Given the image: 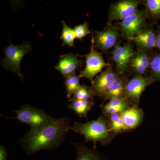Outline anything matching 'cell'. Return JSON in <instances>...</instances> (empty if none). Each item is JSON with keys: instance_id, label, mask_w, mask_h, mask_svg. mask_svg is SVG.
I'll use <instances>...</instances> for the list:
<instances>
[{"instance_id": "obj_1", "label": "cell", "mask_w": 160, "mask_h": 160, "mask_svg": "<svg viewBox=\"0 0 160 160\" xmlns=\"http://www.w3.org/2000/svg\"><path fill=\"white\" fill-rule=\"evenodd\" d=\"M70 124V118L67 117L55 119L46 125L30 129L20 140V144L28 155L40 150L56 149L65 139Z\"/></svg>"}, {"instance_id": "obj_2", "label": "cell", "mask_w": 160, "mask_h": 160, "mask_svg": "<svg viewBox=\"0 0 160 160\" xmlns=\"http://www.w3.org/2000/svg\"><path fill=\"white\" fill-rule=\"evenodd\" d=\"M83 135L86 142H92L95 148L97 143L100 142L102 145L109 144L116 134L110 131L108 120L100 116L97 119L82 123L75 122L69 127V130Z\"/></svg>"}, {"instance_id": "obj_3", "label": "cell", "mask_w": 160, "mask_h": 160, "mask_svg": "<svg viewBox=\"0 0 160 160\" xmlns=\"http://www.w3.org/2000/svg\"><path fill=\"white\" fill-rule=\"evenodd\" d=\"M32 49V46L29 42H26L20 45L10 44L4 49L5 57L2 61V66L4 69L14 72L22 80L24 78L21 71V63L22 59Z\"/></svg>"}, {"instance_id": "obj_4", "label": "cell", "mask_w": 160, "mask_h": 160, "mask_svg": "<svg viewBox=\"0 0 160 160\" xmlns=\"http://www.w3.org/2000/svg\"><path fill=\"white\" fill-rule=\"evenodd\" d=\"M15 119L30 126V129L46 125L55 119L42 109L34 108L29 104L22 105L18 110L14 111Z\"/></svg>"}, {"instance_id": "obj_5", "label": "cell", "mask_w": 160, "mask_h": 160, "mask_svg": "<svg viewBox=\"0 0 160 160\" xmlns=\"http://www.w3.org/2000/svg\"><path fill=\"white\" fill-rule=\"evenodd\" d=\"M108 66H109V63L104 61L102 55L94 49V45L92 42L90 51L86 55V66L84 70L80 72L79 76L80 78L89 79L92 82L104 67Z\"/></svg>"}, {"instance_id": "obj_6", "label": "cell", "mask_w": 160, "mask_h": 160, "mask_svg": "<svg viewBox=\"0 0 160 160\" xmlns=\"http://www.w3.org/2000/svg\"><path fill=\"white\" fill-rule=\"evenodd\" d=\"M147 13L146 10H138L129 17L119 23L122 34L128 38L139 34L146 23Z\"/></svg>"}, {"instance_id": "obj_7", "label": "cell", "mask_w": 160, "mask_h": 160, "mask_svg": "<svg viewBox=\"0 0 160 160\" xmlns=\"http://www.w3.org/2000/svg\"><path fill=\"white\" fill-rule=\"evenodd\" d=\"M150 77L137 75L126 82L125 96L137 105L139 102L141 95L146 88L153 82Z\"/></svg>"}, {"instance_id": "obj_8", "label": "cell", "mask_w": 160, "mask_h": 160, "mask_svg": "<svg viewBox=\"0 0 160 160\" xmlns=\"http://www.w3.org/2000/svg\"><path fill=\"white\" fill-rule=\"evenodd\" d=\"M118 77L111 67H109L96 77L92 82V86L89 87L90 90L94 96L103 98L109 87Z\"/></svg>"}, {"instance_id": "obj_9", "label": "cell", "mask_w": 160, "mask_h": 160, "mask_svg": "<svg viewBox=\"0 0 160 160\" xmlns=\"http://www.w3.org/2000/svg\"><path fill=\"white\" fill-rule=\"evenodd\" d=\"M118 36L116 28L109 27L103 31H94L91 42L100 50L106 51L115 46Z\"/></svg>"}, {"instance_id": "obj_10", "label": "cell", "mask_w": 160, "mask_h": 160, "mask_svg": "<svg viewBox=\"0 0 160 160\" xmlns=\"http://www.w3.org/2000/svg\"><path fill=\"white\" fill-rule=\"evenodd\" d=\"M139 4L138 1L134 0H125L115 3L110 8L109 20L123 21L137 11Z\"/></svg>"}, {"instance_id": "obj_11", "label": "cell", "mask_w": 160, "mask_h": 160, "mask_svg": "<svg viewBox=\"0 0 160 160\" xmlns=\"http://www.w3.org/2000/svg\"><path fill=\"white\" fill-rule=\"evenodd\" d=\"M134 55V51L130 44H126L124 46L118 44L115 46L112 57L118 72L122 73L128 69V64Z\"/></svg>"}, {"instance_id": "obj_12", "label": "cell", "mask_w": 160, "mask_h": 160, "mask_svg": "<svg viewBox=\"0 0 160 160\" xmlns=\"http://www.w3.org/2000/svg\"><path fill=\"white\" fill-rule=\"evenodd\" d=\"M79 57L72 53L61 55L55 68L66 78L75 73V70L82 66V60L79 58Z\"/></svg>"}, {"instance_id": "obj_13", "label": "cell", "mask_w": 160, "mask_h": 160, "mask_svg": "<svg viewBox=\"0 0 160 160\" xmlns=\"http://www.w3.org/2000/svg\"><path fill=\"white\" fill-rule=\"evenodd\" d=\"M129 39L133 42L142 51H146L156 47L157 35L151 28L144 29L139 34Z\"/></svg>"}, {"instance_id": "obj_14", "label": "cell", "mask_w": 160, "mask_h": 160, "mask_svg": "<svg viewBox=\"0 0 160 160\" xmlns=\"http://www.w3.org/2000/svg\"><path fill=\"white\" fill-rule=\"evenodd\" d=\"M122 116L123 123L128 131L136 129L142 124L144 112L137 105H133L122 112Z\"/></svg>"}, {"instance_id": "obj_15", "label": "cell", "mask_w": 160, "mask_h": 160, "mask_svg": "<svg viewBox=\"0 0 160 160\" xmlns=\"http://www.w3.org/2000/svg\"><path fill=\"white\" fill-rule=\"evenodd\" d=\"M150 61L146 51H140L133 55L129 64L138 75H142L146 72L150 65Z\"/></svg>"}, {"instance_id": "obj_16", "label": "cell", "mask_w": 160, "mask_h": 160, "mask_svg": "<svg viewBox=\"0 0 160 160\" xmlns=\"http://www.w3.org/2000/svg\"><path fill=\"white\" fill-rule=\"evenodd\" d=\"M73 145L77 152L75 160H105L95 148H88L81 143Z\"/></svg>"}, {"instance_id": "obj_17", "label": "cell", "mask_w": 160, "mask_h": 160, "mask_svg": "<svg viewBox=\"0 0 160 160\" xmlns=\"http://www.w3.org/2000/svg\"><path fill=\"white\" fill-rule=\"evenodd\" d=\"M126 82L123 78L118 77L111 84L103 97V102L109 100L112 98L125 96V87Z\"/></svg>"}, {"instance_id": "obj_18", "label": "cell", "mask_w": 160, "mask_h": 160, "mask_svg": "<svg viewBox=\"0 0 160 160\" xmlns=\"http://www.w3.org/2000/svg\"><path fill=\"white\" fill-rule=\"evenodd\" d=\"M94 105L92 101L75 100L72 101L68 107L69 109L73 110L80 118H87V114Z\"/></svg>"}, {"instance_id": "obj_19", "label": "cell", "mask_w": 160, "mask_h": 160, "mask_svg": "<svg viewBox=\"0 0 160 160\" xmlns=\"http://www.w3.org/2000/svg\"><path fill=\"white\" fill-rule=\"evenodd\" d=\"M109 122V130L112 133H117L127 131L124 123L122 113H115L107 116Z\"/></svg>"}, {"instance_id": "obj_20", "label": "cell", "mask_w": 160, "mask_h": 160, "mask_svg": "<svg viewBox=\"0 0 160 160\" xmlns=\"http://www.w3.org/2000/svg\"><path fill=\"white\" fill-rule=\"evenodd\" d=\"M80 77L75 73L65 78L64 81L66 87V96L68 99H71L72 95L74 94L79 88L81 87L80 83Z\"/></svg>"}, {"instance_id": "obj_21", "label": "cell", "mask_w": 160, "mask_h": 160, "mask_svg": "<svg viewBox=\"0 0 160 160\" xmlns=\"http://www.w3.org/2000/svg\"><path fill=\"white\" fill-rule=\"evenodd\" d=\"M62 30L60 39L62 41V46L67 45L69 47H72L74 45L75 34L73 29H72L64 21H62Z\"/></svg>"}, {"instance_id": "obj_22", "label": "cell", "mask_w": 160, "mask_h": 160, "mask_svg": "<svg viewBox=\"0 0 160 160\" xmlns=\"http://www.w3.org/2000/svg\"><path fill=\"white\" fill-rule=\"evenodd\" d=\"M73 95L72 98L69 100V102L75 100L92 101L94 96L90 88L84 85L81 86Z\"/></svg>"}, {"instance_id": "obj_23", "label": "cell", "mask_w": 160, "mask_h": 160, "mask_svg": "<svg viewBox=\"0 0 160 160\" xmlns=\"http://www.w3.org/2000/svg\"><path fill=\"white\" fill-rule=\"evenodd\" d=\"M150 78L153 81L160 80V53L155 55L150 61Z\"/></svg>"}, {"instance_id": "obj_24", "label": "cell", "mask_w": 160, "mask_h": 160, "mask_svg": "<svg viewBox=\"0 0 160 160\" xmlns=\"http://www.w3.org/2000/svg\"><path fill=\"white\" fill-rule=\"evenodd\" d=\"M145 3L146 9L152 16L160 18V0H147Z\"/></svg>"}, {"instance_id": "obj_25", "label": "cell", "mask_w": 160, "mask_h": 160, "mask_svg": "<svg viewBox=\"0 0 160 160\" xmlns=\"http://www.w3.org/2000/svg\"><path fill=\"white\" fill-rule=\"evenodd\" d=\"M132 104V102L126 103L115 107H106L102 106V111L105 116H107L112 113H122L130 107Z\"/></svg>"}, {"instance_id": "obj_26", "label": "cell", "mask_w": 160, "mask_h": 160, "mask_svg": "<svg viewBox=\"0 0 160 160\" xmlns=\"http://www.w3.org/2000/svg\"><path fill=\"white\" fill-rule=\"evenodd\" d=\"M76 38L82 40L87 35L91 33L89 29V23L85 22L82 24L75 26L74 29Z\"/></svg>"}, {"instance_id": "obj_27", "label": "cell", "mask_w": 160, "mask_h": 160, "mask_svg": "<svg viewBox=\"0 0 160 160\" xmlns=\"http://www.w3.org/2000/svg\"><path fill=\"white\" fill-rule=\"evenodd\" d=\"M129 102H132L128 99L126 97L123 96L121 97L112 98L109 100V102L106 103L105 105L102 106L106 107H115Z\"/></svg>"}, {"instance_id": "obj_28", "label": "cell", "mask_w": 160, "mask_h": 160, "mask_svg": "<svg viewBox=\"0 0 160 160\" xmlns=\"http://www.w3.org/2000/svg\"><path fill=\"white\" fill-rule=\"evenodd\" d=\"M7 152L6 148L2 146H0V160H7Z\"/></svg>"}, {"instance_id": "obj_29", "label": "cell", "mask_w": 160, "mask_h": 160, "mask_svg": "<svg viewBox=\"0 0 160 160\" xmlns=\"http://www.w3.org/2000/svg\"><path fill=\"white\" fill-rule=\"evenodd\" d=\"M156 47L160 51V30L158 32L157 35Z\"/></svg>"}]
</instances>
